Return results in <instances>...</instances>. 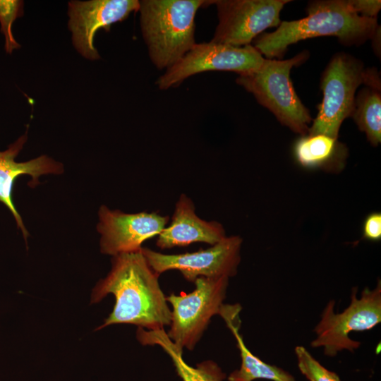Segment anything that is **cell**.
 Returning a JSON list of instances; mask_svg holds the SVG:
<instances>
[{
  "mask_svg": "<svg viewBox=\"0 0 381 381\" xmlns=\"http://www.w3.org/2000/svg\"><path fill=\"white\" fill-rule=\"evenodd\" d=\"M309 55L303 51L287 60L264 59L256 70L236 78V83L252 93L282 125L301 135L308 134L312 118L294 90L290 73Z\"/></svg>",
  "mask_w": 381,
  "mask_h": 381,
  "instance_id": "277c9868",
  "label": "cell"
},
{
  "mask_svg": "<svg viewBox=\"0 0 381 381\" xmlns=\"http://www.w3.org/2000/svg\"><path fill=\"white\" fill-rule=\"evenodd\" d=\"M294 157L304 168L340 171L348 155L345 145L323 134L301 135L294 146Z\"/></svg>",
  "mask_w": 381,
  "mask_h": 381,
  "instance_id": "2e32d148",
  "label": "cell"
},
{
  "mask_svg": "<svg viewBox=\"0 0 381 381\" xmlns=\"http://www.w3.org/2000/svg\"><path fill=\"white\" fill-rule=\"evenodd\" d=\"M306 11V18L281 21L275 31L258 35L253 47L267 59L282 58L289 45L301 40L334 36L344 45H360L380 28L377 18L354 13L346 0L311 1Z\"/></svg>",
  "mask_w": 381,
  "mask_h": 381,
  "instance_id": "7a4b0ae2",
  "label": "cell"
},
{
  "mask_svg": "<svg viewBox=\"0 0 381 381\" xmlns=\"http://www.w3.org/2000/svg\"><path fill=\"white\" fill-rule=\"evenodd\" d=\"M137 338L143 345H158L171 358L177 374L183 381H223L226 378L219 365L212 361H205L197 367L188 365L180 351L171 341L164 329L147 330L138 327Z\"/></svg>",
  "mask_w": 381,
  "mask_h": 381,
  "instance_id": "e0dca14e",
  "label": "cell"
},
{
  "mask_svg": "<svg viewBox=\"0 0 381 381\" xmlns=\"http://www.w3.org/2000/svg\"><path fill=\"white\" fill-rule=\"evenodd\" d=\"M26 138V135L21 136L6 150L0 152V202L10 210L25 238L28 231L12 200V190L16 179L20 175L28 174L32 178L31 184L35 185L38 183L40 176L60 174L63 171L61 164L44 155L25 162H16L15 158L22 149Z\"/></svg>",
  "mask_w": 381,
  "mask_h": 381,
  "instance_id": "5bb4252c",
  "label": "cell"
},
{
  "mask_svg": "<svg viewBox=\"0 0 381 381\" xmlns=\"http://www.w3.org/2000/svg\"><path fill=\"white\" fill-rule=\"evenodd\" d=\"M140 8L137 0H93L69 2V28L77 50L85 58H99L94 37L99 28L109 31L112 23L122 21Z\"/></svg>",
  "mask_w": 381,
  "mask_h": 381,
  "instance_id": "7c38bea8",
  "label": "cell"
},
{
  "mask_svg": "<svg viewBox=\"0 0 381 381\" xmlns=\"http://www.w3.org/2000/svg\"><path fill=\"white\" fill-rule=\"evenodd\" d=\"M23 14V1H0V23L1 32L5 36V49L11 54L20 44L15 40L12 34V24L16 18Z\"/></svg>",
  "mask_w": 381,
  "mask_h": 381,
  "instance_id": "ffe728a7",
  "label": "cell"
},
{
  "mask_svg": "<svg viewBox=\"0 0 381 381\" xmlns=\"http://www.w3.org/2000/svg\"><path fill=\"white\" fill-rule=\"evenodd\" d=\"M242 238L226 236L205 250L182 254L167 255L147 248L142 252L151 268L158 274L178 270L184 278L194 282L198 277H231L237 274L241 261Z\"/></svg>",
  "mask_w": 381,
  "mask_h": 381,
  "instance_id": "9c48e42d",
  "label": "cell"
},
{
  "mask_svg": "<svg viewBox=\"0 0 381 381\" xmlns=\"http://www.w3.org/2000/svg\"><path fill=\"white\" fill-rule=\"evenodd\" d=\"M226 236L220 223L200 218L195 214L192 200L181 194L176 203L171 222L158 235L156 245L163 250L198 242L212 246Z\"/></svg>",
  "mask_w": 381,
  "mask_h": 381,
  "instance_id": "4fadbf2b",
  "label": "cell"
},
{
  "mask_svg": "<svg viewBox=\"0 0 381 381\" xmlns=\"http://www.w3.org/2000/svg\"><path fill=\"white\" fill-rule=\"evenodd\" d=\"M142 248L113 256L111 269L92 290L91 303L111 294L115 297L112 312L97 329L114 324H132L147 330L170 325L171 311Z\"/></svg>",
  "mask_w": 381,
  "mask_h": 381,
  "instance_id": "6da1fadb",
  "label": "cell"
},
{
  "mask_svg": "<svg viewBox=\"0 0 381 381\" xmlns=\"http://www.w3.org/2000/svg\"><path fill=\"white\" fill-rule=\"evenodd\" d=\"M195 289L179 295L171 294L167 301L171 307L170 329L167 333L181 351L193 350L211 318L219 314L226 298L229 278L198 277L194 282Z\"/></svg>",
  "mask_w": 381,
  "mask_h": 381,
  "instance_id": "52a82bcc",
  "label": "cell"
},
{
  "mask_svg": "<svg viewBox=\"0 0 381 381\" xmlns=\"http://www.w3.org/2000/svg\"><path fill=\"white\" fill-rule=\"evenodd\" d=\"M265 58L252 45L233 47L213 42L195 44L157 80L161 90L178 85L195 74L209 71H234L238 75L256 70Z\"/></svg>",
  "mask_w": 381,
  "mask_h": 381,
  "instance_id": "ba28073f",
  "label": "cell"
},
{
  "mask_svg": "<svg viewBox=\"0 0 381 381\" xmlns=\"http://www.w3.org/2000/svg\"><path fill=\"white\" fill-rule=\"evenodd\" d=\"M334 306V300L326 305L320 322L314 328L316 338L310 343L312 347H323L325 355L330 357L344 350L353 352L361 346L360 341L350 338L351 332L369 330L380 323V281L373 290L365 287L359 298L357 287H354L351 303L343 312L335 313Z\"/></svg>",
  "mask_w": 381,
  "mask_h": 381,
  "instance_id": "8992f818",
  "label": "cell"
},
{
  "mask_svg": "<svg viewBox=\"0 0 381 381\" xmlns=\"http://www.w3.org/2000/svg\"><path fill=\"white\" fill-rule=\"evenodd\" d=\"M294 351L298 368L309 381H341L337 373L322 366L305 347L297 346Z\"/></svg>",
  "mask_w": 381,
  "mask_h": 381,
  "instance_id": "d6986e66",
  "label": "cell"
},
{
  "mask_svg": "<svg viewBox=\"0 0 381 381\" xmlns=\"http://www.w3.org/2000/svg\"><path fill=\"white\" fill-rule=\"evenodd\" d=\"M350 9L361 16L377 18L381 8L380 0H347Z\"/></svg>",
  "mask_w": 381,
  "mask_h": 381,
  "instance_id": "44dd1931",
  "label": "cell"
},
{
  "mask_svg": "<svg viewBox=\"0 0 381 381\" xmlns=\"http://www.w3.org/2000/svg\"><path fill=\"white\" fill-rule=\"evenodd\" d=\"M363 64L346 53H337L322 73V100L308 135L323 134L338 139L342 122L351 117L356 91L365 84Z\"/></svg>",
  "mask_w": 381,
  "mask_h": 381,
  "instance_id": "5b68a950",
  "label": "cell"
},
{
  "mask_svg": "<svg viewBox=\"0 0 381 381\" xmlns=\"http://www.w3.org/2000/svg\"><path fill=\"white\" fill-rule=\"evenodd\" d=\"M203 0H143L140 27L150 58L159 69L168 68L195 45V17Z\"/></svg>",
  "mask_w": 381,
  "mask_h": 381,
  "instance_id": "3957f363",
  "label": "cell"
},
{
  "mask_svg": "<svg viewBox=\"0 0 381 381\" xmlns=\"http://www.w3.org/2000/svg\"><path fill=\"white\" fill-rule=\"evenodd\" d=\"M352 117L373 146L381 141L380 90L365 86L356 95Z\"/></svg>",
  "mask_w": 381,
  "mask_h": 381,
  "instance_id": "ac0fdd59",
  "label": "cell"
},
{
  "mask_svg": "<svg viewBox=\"0 0 381 381\" xmlns=\"http://www.w3.org/2000/svg\"><path fill=\"white\" fill-rule=\"evenodd\" d=\"M239 305L223 304L219 314L231 331L240 351L241 365L239 370L231 373L229 381H253L256 379H267L273 381H296L287 371L270 365L253 354L246 346L243 337L239 333L241 320Z\"/></svg>",
  "mask_w": 381,
  "mask_h": 381,
  "instance_id": "9a60e30c",
  "label": "cell"
},
{
  "mask_svg": "<svg viewBox=\"0 0 381 381\" xmlns=\"http://www.w3.org/2000/svg\"><path fill=\"white\" fill-rule=\"evenodd\" d=\"M289 0H217L219 23L212 42L243 47L265 30L278 27L280 13Z\"/></svg>",
  "mask_w": 381,
  "mask_h": 381,
  "instance_id": "30bf717a",
  "label": "cell"
},
{
  "mask_svg": "<svg viewBox=\"0 0 381 381\" xmlns=\"http://www.w3.org/2000/svg\"><path fill=\"white\" fill-rule=\"evenodd\" d=\"M363 236L372 241H378L381 239V214L380 212H372L365 218L363 225Z\"/></svg>",
  "mask_w": 381,
  "mask_h": 381,
  "instance_id": "7402d4cb",
  "label": "cell"
},
{
  "mask_svg": "<svg viewBox=\"0 0 381 381\" xmlns=\"http://www.w3.org/2000/svg\"><path fill=\"white\" fill-rule=\"evenodd\" d=\"M99 219L101 252L115 256L141 250L144 241L163 231L169 217L155 212L128 214L102 206Z\"/></svg>",
  "mask_w": 381,
  "mask_h": 381,
  "instance_id": "8fae6325",
  "label": "cell"
}]
</instances>
